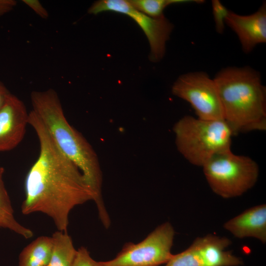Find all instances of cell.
<instances>
[{
  "mask_svg": "<svg viewBox=\"0 0 266 266\" xmlns=\"http://www.w3.org/2000/svg\"><path fill=\"white\" fill-rule=\"evenodd\" d=\"M29 125L38 138L39 153L25 179L21 212L43 213L52 219L58 231L67 232L70 211L94 201V194L80 170L59 150L32 110Z\"/></svg>",
  "mask_w": 266,
  "mask_h": 266,
  "instance_id": "1",
  "label": "cell"
},
{
  "mask_svg": "<svg viewBox=\"0 0 266 266\" xmlns=\"http://www.w3.org/2000/svg\"><path fill=\"white\" fill-rule=\"evenodd\" d=\"M32 110L59 150L80 170L91 187L97 207H104L102 173L98 158L85 138L66 120L57 93L53 89L31 94Z\"/></svg>",
  "mask_w": 266,
  "mask_h": 266,
  "instance_id": "2",
  "label": "cell"
},
{
  "mask_svg": "<svg viewBox=\"0 0 266 266\" xmlns=\"http://www.w3.org/2000/svg\"><path fill=\"white\" fill-rule=\"evenodd\" d=\"M224 120L233 134L266 130V89L249 66L228 67L214 78Z\"/></svg>",
  "mask_w": 266,
  "mask_h": 266,
  "instance_id": "3",
  "label": "cell"
},
{
  "mask_svg": "<svg viewBox=\"0 0 266 266\" xmlns=\"http://www.w3.org/2000/svg\"><path fill=\"white\" fill-rule=\"evenodd\" d=\"M177 149L189 163L202 166L214 155L231 150L233 133L224 120H207L190 115L174 125Z\"/></svg>",
  "mask_w": 266,
  "mask_h": 266,
  "instance_id": "4",
  "label": "cell"
},
{
  "mask_svg": "<svg viewBox=\"0 0 266 266\" xmlns=\"http://www.w3.org/2000/svg\"><path fill=\"white\" fill-rule=\"evenodd\" d=\"M202 167L212 191L224 199L242 195L256 184L259 175L254 160L231 150L214 155Z\"/></svg>",
  "mask_w": 266,
  "mask_h": 266,
  "instance_id": "5",
  "label": "cell"
},
{
  "mask_svg": "<svg viewBox=\"0 0 266 266\" xmlns=\"http://www.w3.org/2000/svg\"><path fill=\"white\" fill-rule=\"evenodd\" d=\"M175 234L169 222L163 223L138 243H128L112 260L99 262L100 266H160L172 257Z\"/></svg>",
  "mask_w": 266,
  "mask_h": 266,
  "instance_id": "6",
  "label": "cell"
},
{
  "mask_svg": "<svg viewBox=\"0 0 266 266\" xmlns=\"http://www.w3.org/2000/svg\"><path fill=\"white\" fill-rule=\"evenodd\" d=\"M174 96L190 104L197 117L203 120H224V112L214 79L202 71L179 76L171 88Z\"/></svg>",
  "mask_w": 266,
  "mask_h": 266,
  "instance_id": "7",
  "label": "cell"
},
{
  "mask_svg": "<svg viewBox=\"0 0 266 266\" xmlns=\"http://www.w3.org/2000/svg\"><path fill=\"white\" fill-rule=\"evenodd\" d=\"M113 11L126 15L134 20L146 35L151 49L149 58L158 62L164 57L166 44L169 39L173 25L163 16L150 17L134 8L125 0H100L90 7L88 13L97 14L103 11Z\"/></svg>",
  "mask_w": 266,
  "mask_h": 266,
  "instance_id": "8",
  "label": "cell"
},
{
  "mask_svg": "<svg viewBox=\"0 0 266 266\" xmlns=\"http://www.w3.org/2000/svg\"><path fill=\"white\" fill-rule=\"evenodd\" d=\"M230 239L209 234L196 238L184 251L173 255L165 266H238L242 260L226 250Z\"/></svg>",
  "mask_w": 266,
  "mask_h": 266,
  "instance_id": "9",
  "label": "cell"
},
{
  "mask_svg": "<svg viewBox=\"0 0 266 266\" xmlns=\"http://www.w3.org/2000/svg\"><path fill=\"white\" fill-rule=\"evenodd\" d=\"M29 114L24 102L10 93L0 109V152L11 150L21 143Z\"/></svg>",
  "mask_w": 266,
  "mask_h": 266,
  "instance_id": "10",
  "label": "cell"
},
{
  "mask_svg": "<svg viewBox=\"0 0 266 266\" xmlns=\"http://www.w3.org/2000/svg\"><path fill=\"white\" fill-rule=\"evenodd\" d=\"M226 24L237 34L245 53L259 44L266 42V3L263 2L255 13L241 15L229 11Z\"/></svg>",
  "mask_w": 266,
  "mask_h": 266,
  "instance_id": "11",
  "label": "cell"
},
{
  "mask_svg": "<svg viewBox=\"0 0 266 266\" xmlns=\"http://www.w3.org/2000/svg\"><path fill=\"white\" fill-rule=\"evenodd\" d=\"M224 228L238 238L251 237L266 242V205L249 208L224 224Z\"/></svg>",
  "mask_w": 266,
  "mask_h": 266,
  "instance_id": "12",
  "label": "cell"
},
{
  "mask_svg": "<svg viewBox=\"0 0 266 266\" xmlns=\"http://www.w3.org/2000/svg\"><path fill=\"white\" fill-rule=\"evenodd\" d=\"M52 248V237L40 236L37 237L21 251L18 266H47Z\"/></svg>",
  "mask_w": 266,
  "mask_h": 266,
  "instance_id": "13",
  "label": "cell"
},
{
  "mask_svg": "<svg viewBox=\"0 0 266 266\" xmlns=\"http://www.w3.org/2000/svg\"><path fill=\"white\" fill-rule=\"evenodd\" d=\"M4 171V168L0 166V228L8 229L26 239L30 238L33 235V232L19 223L15 218L3 179Z\"/></svg>",
  "mask_w": 266,
  "mask_h": 266,
  "instance_id": "14",
  "label": "cell"
},
{
  "mask_svg": "<svg viewBox=\"0 0 266 266\" xmlns=\"http://www.w3.org/2000/svg\"><path fill=\"white\" fill-rule=\"evenodd\" d=\"M53 248L47 266H72L77 250L67 232L57 231L52 235Z\"/></svg>",
  "mask_w": 266,
  "mask_h": 266,
  "instance_id": "15",
  "label": "cell"
},
{
  "mask_svg": "<svg viewBox=\"0 0 266 266\" xmlns=\"http://www.w3.org/2000/svg\"><path fill=\"white\" fill-rule=\"evenodd\" d=\"M130 4L136 9L152 18L164 16L163 11L167 6L174 4L201 3L198 0H131Z\"/></svg>",
  "mask_w": 266,
  "mask_h": 266,
  "instance_id": "16",
  "label": "cell"
},
{
  "mask_svg": "<svg viewBox=\"0 0 266 266\" xmlns=\"http://www.w3.org/2000/svg\"><path fill=\"white\" fill-rule=\"evenodd\" d=\"M211 4L216 32L222 34L224 33L225 20L230 10L218 0H212Z\"/></svg>",
  "mask_w": 266,
  "mask_h": 266,
  "instance_id": "17",
  "label": "cell"
},
{
  "mask_svg": "<svg viewBox=\"0 0 266 266\" xmlns=\"http://www.w3.org/2000/svg\"><path fill=\"white\" fill-rule=\"evenodd\" d=\"M72 266H100L99 262L95 261L87 249L81 247L77 250Z\"/></svg>",
  "mask_w": 266,
  "mask_h": 266,
  "instance_id": "18",
  "label": "cell"
},
{
  "mask_svg": "<svg viewBox=\"0 0 266 266\" xmlns=\"http://www.w3.org/2000/svg\"><path fill=\"white\" fill-rule=\"evenodd\" d=\"M22 1L33 9L35 13L43 19H46L49 14L46 9L38 0H23Z\"/></svg>",
  "mask_w": 266,
  "mask_h": 266,
  "instance_id": "19",
  "label": "cell"
},
{
  "mask_svg": "<svg viewBox=\"0 0 266 266\" xmlns=\"http://www.w3.org/2000/svg\"><path fill=\"white\" fill-rule=\"evenodd\" d=\"M16 4L14 0H0V16L12 10Z\"/></svg>",
  "mask_w": 266,
  "mask_h": 266,
  "instance_id": "20",
  "label": "cell"
},
{
  "mask_svg": "<svg viewBox=\"0 0 266 266\" xmlns=\"http://www.w3.org/2000/svg\"><path fill=\"white\" fill-rule=\"evenodd\" d=\"M9 93L10 92L5 85L1 82H0V109Z\"/></svg>",
  "mask_w": 266,
  "mask_h": 266,
  "instance_id": "21",
  "label": "cell"
}]
</instances>
